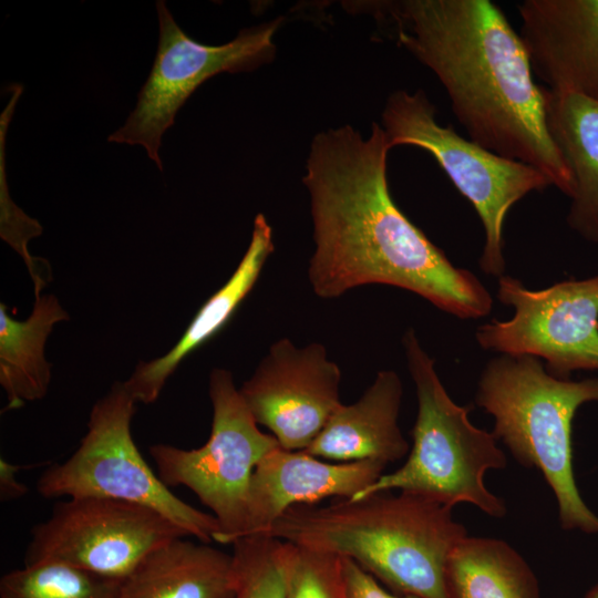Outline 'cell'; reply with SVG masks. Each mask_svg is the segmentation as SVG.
Instances as JSON below:
<instances>
[{
	"mask_svg": "<svg viewBox=\"0 0 598 598\" xmlns=\"http://www.w3.org/2000/svg\"><path fill=\"white\" fill-rule=\"evenodd\" d=\"M517 10L534 73L598 102V0H525Z\"/></svg>",
	"mask_w": 598,
	"mask_h": 598,
	"instance_id": "13",
	"label": "cell"
},
{
	"mask_svg": "<svg viewBox=\"0 0 598 598\" xmlns=\"http://www.w3.org/2000/svg\"><path fill=\"white\" fill-rule=\"evenodd\" d=\"M120 598H235L233 555L206 543L172 539L122 581Z\"/></svg>",
	"mask_w": 598,
	"mask_h": 598,
	"instance_id": "17",
	"label": "cell"
},
{
	"mask_svg": "<svg viewBox=\"0 0 598 598\" xmlns=\"http://www.w3.org/2000/svg\"><path fill=\"white\" fill-rule=\"evenodd\" d=\"M378 461L330 463L280 445L257 464L249 487L243 537L265 535L289 508L328 498H353L383 474Z\"/></svg>",
	"mask_w": 598,
	"mask_h": 598,
	"instance_id": "14",
	"label": "cell"
},
{
	"mask_svg": "<svg viewBox=\"0 0 598 598\" xmlns=\"http://www.w3.org/2000/svg\"><path fill=\"white\" fill-rule=\"evenodd\" d=\"M341 371L319 342L295 346L282 338L270 346L240 395L259 425L281 447L306 450L341 404Z\"/></svg>",
	"mask_w": 598,
	"mask_h": 598,
	"instance_id": "12",
	"label": "cell"
},
{
	"mask_svg": "<svg viewBox=\"0 0 598 598\" xmlns=\"http://www.w3.org/2000/svg\"><path fill=\"white\" fill-rule=\"evenodd\" d=\"M475 402L494 417L493 433L514 457L542 472L561 527L598 534V516L575 481L571 447L574 416L582 404L598 402V379H559L538 358L502 354L482 372Z\"/></svg>",
	"mask_w": 598,
	"mask_h": 598,
	"instance_id": "4",
	"label": "cell"
},
{
	"mask_svg": "<svg viewBox=\"0 0 598 598\" xmlns=\"http://www.w3.org/2000/svg\"><path fill=\"white\" fill-rule=\"evenodd\" d=\"M136 401L124 383L92 408L87 432L64 462L50 465L37 482L45 498L104 497L147 506L202 543L216 539L220 528L210 513L178 498L140 453L131 433Z\"/></svg>",
	"mask_w": 598,
	"mask_h": 598,
	"instance_id": "6",
	"label": "cell"
},
{
	"mask_svg": "<svg viewBox=\"0 0 598 598\" xmlns=\"http://www.w3.org/2000/svg\"><path fill=\"white\" fill-rule=\"evenodd\" d=\"M231 545L235 598H286L289 543L254 535Z\"/></svg>",
	"mask_w": 598,
	"mask_h": 598,
	"instance_id": "22",
	"label": "cell"
},
{
	"mask_svg": "<svg viewBox=\"0 0 598 598\" xmlns=\"http://www.w3.org/2000/svg\"><path fill=\"white\" fill-rule=\"evenodd\" d=\"M121 580L60 560L24 564L0 579V598H120Z\"/></svg>",
	"mask_w": 598,
	"mask_h": 598,
	"instance_id": "21",
	"label": "cell"
},
{
	"mask_svg": "<svg viewBox=\"0 0 598 598\" xmlns=\"http://www.w3.org/2000/svg\"><path fill=\"white\" fill-rule=\"evenodd\" d=\"M390 148L409 145L429 152L456 189L473 205L484 228L483 272L505 271L503 228L509 209L527 194L550 186L537 168L493 153L441 125L425 92H392L382 112Z\"/></svg>",
	"mask_w": 598,
	"mask_h": 598,
	"instance_id": "7",
	"label": "cell"
},
{
	"mask_svg": "<svg viewBox=\"0 0 598 598\" xmlns=\"http://www.w3.org/2000/svg\"><path fill=\"white\" fill-rule=\"evenodd\" d=\"M402 382L392 370L379 371L353 403L340 404L303 451L338 463L378 461L388 465L410 452L399 426Z\"/></svg>",
	"mask_w": 598,
	"mask_h": 598,
	"instance_id": "15",
	"label": "cell"
},
{
	"mask_svg": "<svg viewBox=\"0 0 598 598\" xmlns=\"http://www.w3.org/2000/svg\"><path fill=\"white\" fill-rule=\"evenodd\" d=\"M408 368L417 396L412 448L405 463L382 474L350 499L379 492H408L453 508L468 503L492 517H503L506 506L486 487L489 470L506 466V456L493 432L470 421L472 405L455 403L443 386L434 360L413 329L403 336Z\"/></svg>",
	"mask_w": 598,
	"mask_h": 598,
	"instance_id": "5",
	"label": "cell"
},
{
	"mask_svg": "<svg viewBox=\"0 0 598 598\" xmlns=\"http://www.w3.org/2000/svg\"><path fill=\"white\" fill-rule=\"evenodd\" d=\"M342 560L348 598H421L414 595L391 592L353 560L349 558H342Z\"/></svg>",
	"mask_w": 598,
	"mask_h": 598,
	"instance_id": "24",
	"label": "cell"
},
{
	"mask_svg": "<svg viewBox=\"0 0 598 598\" xmlns=\"http://www.w3.org/2000/svg\"><path fill=\"white\" fill-rule=\"evenodd\" d=\"M448 598H539L529 565L506 542L466 536L445 569Z\"/></svg>",
	"mask_w": 598,
	"mask_h": 598,
	"instance_id": "20",
	"label": "cell"
},
{
	"mask_svg": "<svg viewBox=\"0 0 598 598\" xmlns=\"http://www.w3.org/2000/svg\"><path fill=\"white\" fill-rule=\"evenodd\" d=\"M497 298L513 307L514 315L477 328L483 349L543 359L548 373L559 379L598 370V275L539 290L502 276Z\"/></svg>",
	"mask_w": 598,
	"mask_h": 598,
	"instance_id": "10",
	"label": "cell"
},
{
	"mask_svg": "<svg viewBox=\"0 0 598 598\" xmlns=\"http://www.w3.org/2000/svg\"><path fill=\"white\" fill-rule=\"evenodd\" d=\"M274 249L272 228L259 213L254 219L249 246L230 278L200 307L166 354L148 362L141 361L123 382L136 402L150 404L156 401L179 363L221 330L257 282Z\"/></svg>",
	"mask_w": 598,
	"mask_h": 598,
	"instance_id": "16",
	"label": "cell"
},
{
	"mask_svg": "<svg viewBox=\"0 0 598 598\" xmlns=\"http://www.w3.org/2000/svg\"><path fill=\"white\" fill-rule=\"evenodd\" d=\"M208 392L213 422L206 443L190 450L159 443L150 454L166 486L187 487L209 508L220 528L215 542L225 545L243 537L254 471L280 444L259 429L228 370L212 371Z\"/></svg>",
	"mask_w": 598,
	"mask_h": 598,
	"instance_id": "8",
	"label": "cell"
},
{
	"mask_svg": "<svg viewBox=\"0 0 598 598\" xmlns=\"http://www.w3.org/2000/svg\"><path fill=\"white\" fill-rule=\"evenodd\" d=\"M585 598H598V584L587 594Z\"/></svg>",
	"mask_w": 598,
	"mask_h": 598,
	"instance_id": "26",
	"label": "cell"
},
{
	"mask_svg": "<svg viewBox=\"0 0 598 598\" xmlns=\"http://www.w3.org/2000/svg\"><path fill=\"white\" fill-rule=\"evenodd\" d=\"M22 468L20 465L0 460V499L1 502L14 501L28 493V486L17 480V473Z\"/></svg>",
	"mask_w": 598,
	"mask_h": 598,
	"instance_id": "25",
	"label": "cell"
},
{
	"mask_svg": "<svg viewBox=\"0 0 598 598\" xmlns=\"http://www.w3.org/2000/svg\"><path fill=\"white\" fill-rule=\"evenodd\" d=\"M265 536L349 558L395 594L448 598L446 564L467 532L450 506L379 492L291 507Z\"/></svg>",
	"mask_w": 598,
	"mask_h": 598,
	"instance_id": "3",
	"label": "cell"
},
{
	"mask_svg": "<svg viewBox=\"0 0 598 598\" xmlns=\"http://www.w3.org/2000/svg\"><path fill=\"white\" fill-rule=\"evenodd\" d=\"M289 545L286 598H348L342 557Z\"/></svg>",
	"mask_w": 598,
	"mask_h": 598,
	"instance_id": "23",
	"label": "cell"
},
{
	"mask_svg": "<svg viewBox=\"0 0 598 598\" xmlns=\"http://www.w3.org/2000/svg\"><path fill=\"white\" fill-rule=\"evenodd\" d=\"M186 533L140 504L70 497L31 530L24 564L60 560L123 581L155 548Z\"/></svg>",
	"mask_w": 598,
	"mask_h": 598,
	"instance_id": "11",
	"label": "cell"
},
{
	"mask_svg": "<svg viewBox=\"0 0 598 598\" xmlns=\"http://www.w3.org/2000/svg\"><path fill=\"white\" fill-rule=\"evenodd\" d=\"M69 318L53 295L35 298L28 319L11 318L0 305V383L8 408L42 399L51 381V364L44 358V344L53 327Z\"/></svg>",
	"mask_w": 598,
	"mask_h": 598,
	"instance_id": "19",
	"label": "cell"
},
{
	"mask_svg": "<svg viewBox=\"0 0 598 598\" xmlns=\"http://www.w3.org/2000/svg\"><path fill=\"white\" fill-rule=\"evenodd\" d=\"M398 44L444 87L468 138L542 172L570 197L574 184L546 123V89L537 85L527 48L489 0L380 1Z\"/></svg>",
	"mask_w": 598,
	"mask_h": 598,
	"instance_id": "2",
	"label": "cell"
},
{
	"mask_svg": "<svg viewBox=\"0 0 598 598\" xmlns=\"http://www.w3.org/2000/svg\"><path fill=\"white\" fill-rule=\"evenodd\" d=\"M156 10L159 38L152 70L134 110L107 140L143 146L163 171L158 155L162 137L186 100L219 73L252 71L269 63L276 53L274 38L282 18L244 29L227 43L208 45L189 38L179 28L165 1H157Z\"/></svg>",
	"mask_w": 598,
	"mask_h": 598,
	"instance_id": "9",
	"label": "cell"
},
{
	"mask_svg": "<svg viewBox=\"0 0 598 598\" xmlns=\"http://www.w3.org/2000/svg\"><path fill=\"white\" fill-rule=\"evenodd\" d=\"M546 123L573 177L567 224L598 244V102L546 89Z\"/></svg>",
	"mask_w": 598,
	"mask_h": 598,
	"instance_id": "18",
	"label": "cell"
},
{
	"mask_svg": "<svg viewBox=\"0 0 598 598\" xmlns=\"http://www.w3.org/2000/svg\"><path fill=\"white\" fill-rule=\"evenodd\" d=\"M390 146L382 126L364 137L351 125L319 132L302 178L310 196L315 250L308 279L323 299L372 283L409 290L463 319L487 316L493 299L470 270L452 264L394 203Z\"/></svg>",
	"mask_w": 598,
	"mask_h": 598,
	"instance_id": "1",
	"label": "cell"
}]
</instances>
